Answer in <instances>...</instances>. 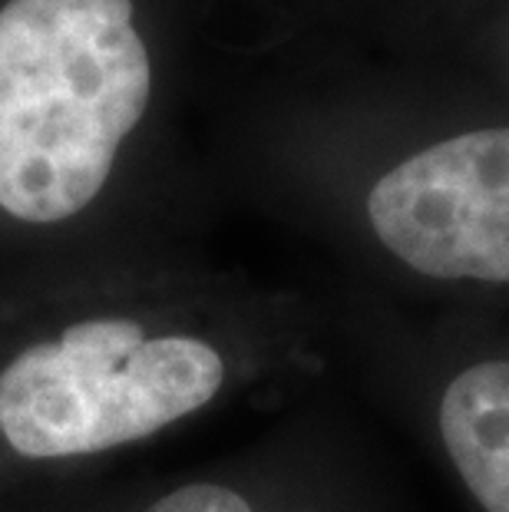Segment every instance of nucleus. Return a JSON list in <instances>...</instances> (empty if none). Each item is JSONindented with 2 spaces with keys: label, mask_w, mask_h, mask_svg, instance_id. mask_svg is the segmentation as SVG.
Segmentation results:
<instances>
[{
  "label": "nucleus",
  "mask_w": 509,
  "mask_h": 512,
  "mask_svg": "<svg viewBox=\"0 0 509 512\" xmlns=\"http://www.w3.org/2000/svg\"><path fill=\"white\" fill-rule=\"evenodd\" d=\"M258 364V337L222 298L133 265L0 301V496L119 470Z\"/></svg>",
  "instance_id": "obj_1"
},
{
  "label": "nucleus",
  "mask_w": 509,
  "mask_h": 512,
  "mask_svg": "<svg viewBox=\"0 0 509 512\" xmlns=\"http://www.w3.org/2000/svg\"><path fill=\"white\" fill-rule=\"evenodd\" d=\"M149 103L129 0L0 7V228L20 235L10 298L73 275L63 235L103 205Z\"/></svg>",
  "instance_id": "obj_2"
},
{
  "label": "nucleus",
  "mask_w": 509,
  "mask_h": 512,
  "mask_svg": "<svg viewBox=\"0 0 509 512\" xmlns=\"http://www.w3.org/2000/svg\"><path fill=\"white\" fill-rule=\"evenodd\" d=\"M367 219L420 275L509 285V129H476L397 162L367 192Z\"/></svg>",
  "instance_id": "obj_3"
},
{
  "label": "nucleus",
  "mask_w": 509,
  "mask_h": 512,
  "mask_svg": "<svg viewBox=\"0 0 509 512\" xmlns=\"http://www.w3.org/2000/svg\"><path fill=\"white\" fill-rule=\"evenodd\" d=\"M0 512H314L275 479L252 473H192L179 479L119 470L43 483L0 496Z\"/></svg>",
  "instance_id": "obj_4"
},
{
  "label": "nucleus",
  "mask_w": 509,
  "mask_h": 512,
  "mask_svg": "<svg viewBox=\"0 0 509 512\" xmlns=\"http://www.w3.org/2000/svg\"><path fill=\"white\" fill-rule=\"evenodd\" d=\"M437 427L470 496L486 512H509V361L460 370L440 397Z\"/></svg>",
  "instance_id": "obj_5"
}]
</instances>
